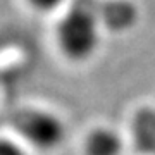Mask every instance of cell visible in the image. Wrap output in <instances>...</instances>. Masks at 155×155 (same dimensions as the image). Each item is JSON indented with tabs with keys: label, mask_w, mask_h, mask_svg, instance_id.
I'll list each match as a JSON object with an SVG mask.
<instances>
[{
	"label": "cell",
	"mask_w": 155,
	"mask_h": 155,
	"mask_svg": "<svg viewBox=\"0 0 155 155\" xmlns=\"http://www.w3.org/2000/svg\"><path fill=\"white\" fill-rule=\"evenodd\" d=\"M98 2L74 0L59 26L62 50L72 59H86L98 45Z\"/></svg>",
	"instance_id": "cell-1"
},
{
	"label": "cell",
	"mask_w": 155,
	"mask_h": 155,
	"mask_svg": "<svg viewBox=\"0 0 155 155\" xmlns=\"http://www.w3.org/2000/svg\"><path fill=\"white\" fill-rule=\"evenodd\" d=\"M16 127L29 143L41 150L55 148L64 136V127H62L61 121L55 116L47 114V112H22L17 117Z\"/></svg>",
	"instance_id": "cell-2"
},
{
	"label": "cell",
	"mask_w": 155,
	"mask_h": 155,
	"mask_svg": "<svg viewBox=\"0 0 155 155\" xmlns=\"http://www.w3.org/2000/svg\"><path fill=\"white\" fill-rule=\"evenodd\" d=\"M98 19L100 24L112 31H126L134 26L138 19V11L134 4L127 0H109L98 4Z\"/></svg>",
	"instance_id": "cell-3"
},
{
	"label": "cell",
	"mask_w": 155,
	"mask_h": 155,
	"mask_svg": "<svg viewBox=\"0 0 155 155\" xmlns=\"http://www.w3.org/2000/svg\"><path fill=\"white\" fill-rule=\"evenodd\" d=\"M133 138L140 152L155 155V110L141 109L133 119Z\"/></svg>",
	"instance_id": "cell-4"
},
{
	"label": "cell",
	"mask_w": 155,
	"mask_h": 155,
	"mask_svg": "<svg viewBox=\"0 0 155 155\" xmlns=\"http://www.w3.org/2000/svg\"><path fill=\"white\" fill-rule=\"evenodd\" d=\"M122 141L110 129H98L90 134L86 141L88 155H121Z\"/></svg>",
	"instance_id": "cell-5"
},
{
	"label": "cell",
	"mask_w": 155,
	"mask_h": 155,
	"mask_svg": "<svg viewBox=\"0 0 155 155\" xmlns=\"http://www.w3.org/2000/svg\"><path fill=\"white\" fill-rule=\"evenodd\" d=\"M0 155H24V153H22V150L17 145L0 140Z\"/></svg>",
	"instance_id": "cell-6"
},
{
	"label": "cell",
	"mask_w": 155,
	"mask_h": 155,
	"mask_svg": "<svg viewBox=\"0 0 155 155\" xmlns=\"http://www.w3.org/2000/svg\"><path fill=\"white\" fill-rule=\"evenodd\" d=\"M36 9H41V11H50V9H55L64 2V0H29Z\"/></svg>",
	"instance_id": "cell-7"
}]
</instances>
